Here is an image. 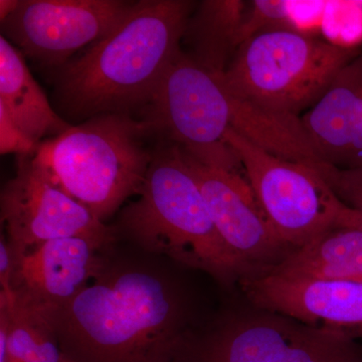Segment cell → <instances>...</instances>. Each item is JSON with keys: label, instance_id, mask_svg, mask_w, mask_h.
I'll list each match as a JSON object with an SVG mask.
<instances>
[{"label": "cell", "instance_id": "1", "mask_svg": "<svg viewBox=\"0 0 362 362\" xmlns=\"http://www.w3.org/2000/svg\"><path fill=\"white\" fill-rule=\"evenodd\" d=\"M166 261L117 244L87 287L49 308L69 362H173L197 324L192 296Z\"/></svg>", "mask_w": 362, "mask_h": 362}, {"label": "cell", "instance_id": "2", "mask_svg": "<svg viewBox=\"0 0 362 362\" xmlns=\"http://www.w3.org/2000/svg\"><path fill=\"white\" fill-rule=\"evenodd\" d=\"M188 0H141L115 30L59 66L56 106L71 121L143 111L180 52L195 9Z\"/></svg>", "mask_w": 362, "mask_h": 362}, {"label": "cell", "instance_id": "3", "mask_svg": "<svg viewBox=\"0 0 362 362\" xmlns=\"http://www.w3.org/2000/svg\"><path fill=\"white\" fill-rule=\"evenodd\" d=\"M137 195L111 225L118 243L204 272L225 286L244 278L176 145L156 148Z\"/></svg>", "mask_w": 362, "mask_h": 362}, {"label": "cell", "instance_id": "4", "mask_svg": "<svg viewBox=\"0 0 362 362\" xmlns=\"http://www.w3.org/2000/svg\"><path fill=\"white\" fill-rule=\"evenodd\" d=\"M156 130L130 114H103L40 143L33 159L66 194L101 221L139 194L153 159Z\"/></svg>", "mask_w": 362, "mask_h": 362}, {"label": "cell", "instance_id": "5", "mask_svg": "<svg viewBox=\"0 0 362 362\" xmlns=\"http://www.w3.org/2000/svg\"><path fill=\"white\" fill-rule=\"evenodd\" d=\"M361 52V47H340L291 28L268 30L238 47L221 78L235 97L300 118Z\"/></svg>", "mask_w": 362, "mask_h": 362}, {"label": "cell", "instance_id": "6", "mask_svg": "<svg viewBox=\"0 0 362 362\" xmlns=\"http://www.w3.org/2000/svg\"><path fill=\"white\" fill-rule=\"evenodd\" d=\"M173 362H362L357 340L252 306L194 326Z\"/></svg>", "mask_w": 362, "mask_h": 362}, {"label": "cell", "instance_id": "7", "mask_svg": "<svg viewBox=\"0 0 362 362\" xmlns=\"http://www.w3.org/2000/svg\"><path fill=\"white\" fill-rule=\"evenodd\" d=\"M225 142L274 232L294 251L335 228H361L356 211L338 199L315 168L274 156L232 129Z\"/></svg>", "mask_w": 362, "mask_h": 362}, {"label": "cell", "instance_id": "8", "mask_svg": "<svg viewBox=\"0 0 362 362\" xmlns=\"http://www.w3.org/2000/svg\"><path fill=\"white\" fill-rule=\"evenodd\" d=\"M221 75L180 49L143 110V119L195 160L239 173L242 166L225 135L240 100L228 90Z\"/></svg>", "mask_w": 362, "mask_h": 362}, {"label": "cell", "instance_id": "9", "mask_svg": "<svg viewBox=\"0 0 362 362\" xmlns=\"http://www.w3.org/2000/svg\"><path fill=\"white\" fill-rule=\"evenodd\" d=\"M0 209L13 256L62 238L118 244L112 226L66 194L33 156L18 158V173L2 187Z\"/></svg>", "mask_w": 362, "mask_h": 362}, {"label": "cell", "instance_id": "10", "mask_svg": "<svg viewBox=\"0 0 362 362\" xmlns=\"http://www.w3.org/2000/svg\"><path fill=\"white\" fill-rule=\"evenodd\" d=\"M133 4L121 0H23L1 21V35L40 65L59 68L78 49L113 32Z\"/></svg>", "mask_w": 362, "mask_h": 362}, {"label": "cell", "instance_id": "11", "mask_svg": "<svg viewBox=\"0 0 362 362\" xmlns=\"http://www.w3.org/2000/svg\"><path fill=\"white\" fill-rule=\"evenodd\" d=\"M181 153L216 230L244 271L243 279L264 275L294 252L274 232L245 175L204 165Z\"/></svg>", "mask_w": 362, "mask_h": 362}, {"label": "cell", "instance_id": "12", "mask_svg": "<svg viewBox=\"0 0 362 362\" xmlns=\"http://www.w3.org/2000/svg\"><path fill=\"white\" fill-rule=\"evenodd\" d=\"M239 285L252 306L362 339V281L265 274L242 279Z\"/></svg>", "mask_w": 362, "mask_h": 362}, {"label": "cell", "instance_id": "13", "mask_svg": "<svg viewBox=\"0 0 362 362\" xmlns=\"http://www.w3.org/2000/svg\"><path fill=\"white\" fill-rule=\"evenodd\" d=\"M114 246L81 237L47 240L13 256V291L47 308L64 306L96 277Z\"/></svg>", "mask_w": 362, "mask_h": 362}, {"label": "cell", "instance_id": "14", "mask_svg": "<svg viewBox=\"0 0 362 362\" xmlns=\"http://www.w3.org/2000/svg\"><path fill=\"white\" fill-rule=\"evenodd\" d=\"M300 120L321 161L346 170L362 168V52Z\"/></svg>", "mask_w": 362, "mask_h": 362}, {"label": "cell", "instance_id": "15", "mask_svg": "<svg viewBox=\"0 0 362 362\" xmlns=\"http://www.w3.org/2000/svg\"><path fill=\"white\" fill-rule=\"evenodd\" d=\"M0 105L18 127L39 144L71 127L52 109L26 66L25 56L4 35L0 37Z\"/></svg>", "mask_w": 362, "mask_h": 362}, {"label": "cell", "instance_id": "16", "mask_svg": "<svg viewBox=\"0 0 362 362\" xmlns=\"http://www.w3.org/2000/svg\"><path fill=\"white\" fill-rule=\"evenodd\" d=\"M266 274L292 278L362 281V230L340 228L324 233L307 246L293 252Z\"/></svg>", "mask_w": 362, "mask_h": 362}, {"label": "cell", "instance_id": "17", "mask_svg": "<svg viewBox=\"0 0 362 362\" xmlns=\"http://www.w3.org/2000/svg\"><path fill=\"white\" fill-rule=\"evenodd\" d=\"M246 6L238 0L202 2L183 35L190 47L187 56L207 70L225 73L238 49V33Z\"/></svg>", "mask_w": 362, "mask_h": 362}, {"label": "cell", "instance_id": "18", "mask_svg": "<svg viewBox=\"0 0 362 362\" xmlns=\"http://www.w3.org/2000/svg\"><path fill=\"white\" fill-rule=\"evenodd\" d=\"M7 362H69L59 346L49 308L16 294L11 306Z\"/></svg>", "mask_w": 362, "mask_h": 362}, {"label": "cell", "instance_id": "19", "mask_svg": "<svg viewBox=\"0 0 362 362\" xmlns=\"http://www.w3.org/2000/svg\"><path fill=\"white\" fill-rule=\"evenodd\" d=\"M292 2L256 0L246 6L239 33L238 47L259 33L268 30L292 28Z\"/></svg>", "mask_w": 362, "mask_h": 362}, {"label": "cell", "instance_id": "20", "mask_svg": "<svg viewBox=\"0 0 362 362\" xmlns=\"http://www.w3.org/2000/svg\"><path fill=\"white\" fill-rule=\"evenodd\" d=\"M315 169L338 199L356 211L362 230V168L346 170L322 163Z\"/></svg>", "mask_w": 362, "mask_h": 362}, {"label": "cell", "instance_id": "21", "mask_svg": "<svg viewBox=\"0 0 362 362\" xmlns=\"http://www.w3.org/2000/svg\"><path fill=\"white\" fill-rule=\"evenodd\" d=\"M39 143L33 141L13 122L6 108L0 105V152L16 153L21 156H33L39 149Z\"/></svg>", "mask_w": 362, "mask_h": 362}, {"label": "cell", "instance_id": "22", "mask_svg": "<svg viewBox=\"0 0 362 362\" xmlns=\"http://www.w3.org/2000/svg\"><path fill=\"white\" fill-rule=\"evenodd\" d=\"M14 272L13 255L6 235L1 233L0 239V298L13 301V280Z\"/></svg>", "mask_w": 362, "mask_h": 362}, {"label": "cell", "instance_id": "23", "mask_svg": "<svg viewBox=\"0 0 362 362\" xmlns=\"http://www.w3.org/2000/svg\"><path fill=\"white\" fill-rule=\"evenodd\" d=\"M20 4V0H1L0 1V18L1 21L6 20L7 16L16 11Z\"/></svg>", "mask_w": 362, "mask_h": 362}]
</instances>
